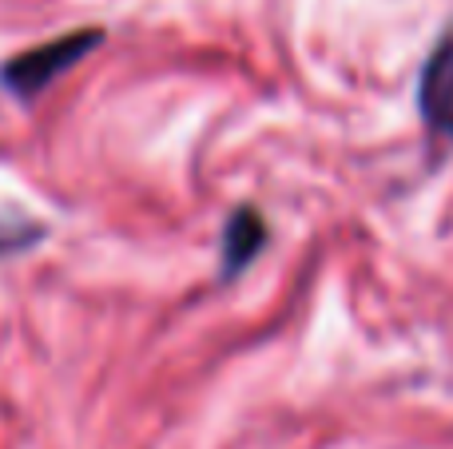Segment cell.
Masks as SVG:
<instances>
[{"instance_id": "2", "label": "cell", "mask_w": 453, "mask_h": 449, "mask_svg": "<svg viewBox=\"0 0 453 449\" xmlns=\"http://www.w3.org/2000/svg\"><path fill=\"white\" fill-rule=\"evenodd\" d=\"M418 111H422V124L434 143H453V20L422 64Z\"/></svg>"}, {"instance_id": "1", "label": "cell", "mask_w": 453, "mask_h": 449, "mask_svg": "<svg viewBox=\"0 0 453 449\" xmlns=\"http://www.w3.org/2000/svg\"><path fill=\"white\" fill-rule=\"evenodd\" d=\"M96 44H100V32L96 28L72 32V36H60V40H48V44H40V48H32V52L8 60L4 72H0V80H4L8 92H16V95L28 100V95L44 92L60 72H68L72 64H76L84 52H92Z\"/></svg>"}, {"instance_id": "3", "label": "cell", "mask_w": 453, "mask_h": 449, "mask_svg": "<svg viewBox=\"0 0 453 449\" xmlns=\"http://www.w3.org/2000/svg\"><path fill=\"white\" fill-rule=\"evenodd\" d=\"M263 239H266V231H263V219H258V211L242 207L239 215H231V223H226V235H223V270H226V275H239V270L258 255Z\"/></svg>"}]
</instances>
